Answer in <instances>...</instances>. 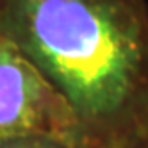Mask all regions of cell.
I'll return each mask as SVG.
<instances>
[{
  "mask_svg": "<svg viewBox=\"0 0 148 148\" xmlns=\"http://www.w3.org/2000/svg\"><path fill=\"white\" fill-rule=\"evenodd\" d=\"M0 148H91L89 145L59 136H22L2 139Z\"/></svg>",
  "mask_w": 148,
  "mask_h": 148,
  "instance_id": "3957f363",
  "label": "cell"
},
{
  "mask_svg": "<svg viewBox=\"0 0 148 148\" xmlns=\"http://www.w3.org/2000/svg\"><path fill=\"white\" fill-rule=\"evenodd\" d=\"M22 136L86 143L66 98L16 43L0 34V141Z\"/></svg>",
  "mask_w": 148,
  "mask_h": 148,
  "instance_id": "7a4b0ae2",
  "label": "cell"
},
{
  "mask_svg": "<svg viewBox=\"0 0 148 148\" xmlns=\"http://www.w3.org/2000/svg\"><path fill=\"white\" fill-rule=\"evenodd\" d=\"M0 34L66 98L91 148L148 134V0H0Z\"/></svg>",
  "mask_w": 148,
  "mask_h": 148,
  "instance_id": "6da1fadb",
  "label": "cell"
},
{
  "mask_svg": "<svg viewBox=\"0 0 148 148\" xmlns=\"http://www.w3.org/2000/svg\"><path fill=\"white\" fill-rule=\"evenodd\" d=\"M125 148H148V134L145 137H141V139H137V141H134L130 145H127Z\"/></svg>",
  "mask_w": 148,
  "mask_h": 148,
  "instance_id": "277c9868",
  "label": "cell"
}]
</instances>
